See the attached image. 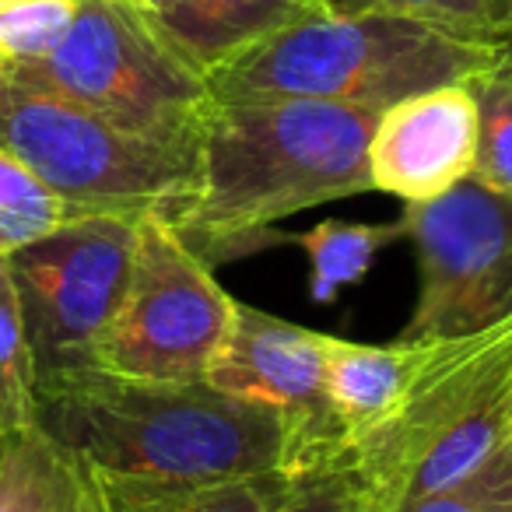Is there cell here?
<instances>
[{"label": "cell", "mask_w": 512, "mask_h": 512, "mask_svg": "<svg viewBox=\"0 0 512 512\" xmlns=\"http://www.w3.org/2000/svg\"><path fill=\"white\" fill-rule=\"evenodd\" d=\"M376 109L327 99H211L197 137L193 193L162 214L207 264L278 242L285 221L372 190Z\"/></svg>", "instance_id": "1"}, {"label": "cell", "mask_w": 512, "mask_h": 512, "mask_svg": "<svg viewBox=\"0 0 512 512\" xmlns=\"http://www.w3.org/2000/svg\"><path fill=\"white\" fill-rule=\"evenodd\" d=\"M36 425L102 474L221 481L281 470L285 425L207 379H137L102 365L36 372Z\"/></svg>", "instance_id": "2"}, {"label": "cell", "mask_w": 512, "mask_h": 512, "mask_svg": "<svg viewBox=\"0 0 512 512\" xmlns=\"http://www.w3.org/2000/svg\"><path fill=\"white\" fill-rule=\"evenodd\" d=\"M502 46L505 39L407 15H330L316 8L225 60L207 74V88L211 99L288 95L383 113L418 92L463 85Z\"/></svg>", "instance_id": "3"}, {"label": "cell", "mask_w": 512, "mask_h": 512, "mask_svg": "<svg viewBox=\"0 0 512 512\" xmlns=\"http://www.w3.org/2000/svg\"><path fill=\"white\" fill-rule=\"evenodd\" d=\"M512 425V316L474 337H453L379 432L355 446L393 512L474 477Z\"/></svg>", "instance_id": "4"}, {"label": "cell", "mask_w": 512, "mask_h": 512, "mask_svg": "<svg viewBox=\"0 0 512 512\" xmlns=\"http://www.w3.org/2000/svg\"><path fill=\"white\" fill-rule=\"evenodd\" d=\"M8 74L179 148H197L211 106L204 71L183 57L148 0H81L57 50Z\"/></svg>", "instance_id": "5"}, {"label": "cell", "mask_w": 512, "mask_h": 512, "mask_svg": "<svg viewBox=\"0 0 512 512\" xmlns=\"http://www.w3.org/2000/svg\"><path fill=\"white\" fill-rule=\"evenodd\" d=\"M0 148L22 158L74 214H169L197 183V148L120 130L8 71H0Z\"/></svg>", "instance_id": "6"}, {"label": "cell", "mask_w": 512, "mask_h": 512, "mask_svg": "<svg viewBox=\"0 0 512 512\" xmlns=\"http://www.w3.org/2000/svg\"><path fill=\"white\" fill-rule=\"evenodd\" d=\"M232 320L235 299L214 281L211 264L162 214H144L127 292L95 365L137 379H207Z\"/></svg>", "instance_id": "7"}, {"label": "cell", "mask_w": 512, "mask_h": 512, "mask_svg": "<svg viewBox=\"0 0 512 512\" xmlns=\"http://www.w3.org/2000/svg\"><path fill=\"white\" fill-rule=\"evenodd\" d=\"M137 225L123 214H74L8 253L36 372L95 365L127 292Z\"/></svg>", "instance_id": "8"}, {"label": "cell", "mask_w": 512, "mask_h": 512, "mask_svg": "<svg viewBox=\"0 0 512 512\" xmlns=\"http://www.w3.org/2000/svg\"><path fill=\"white\" fill-rule=\"evenodd\" d=\"M418 253V306L404 327L418 337H474L512 316V193L463 179L449 193L404 204Z\"/></svg>", "instance_id": "9"}, {"label": "cell", "mask_w": 512, "mask_h": 512, "mask_svg": "<svg viewBox=\"0 0 512 512\" xmlns=\"http://www.w3.org/2000/svg\"><path fill=\"white\" fill-rule=\"evenodd\" d=\"M334 337L235 302L225 344L207 383L242 404L264 407L285 425L281 474H302L351 453L327 393V351Z\"/></svg>", "instance_id": "10"}, {"label": "cell", "mask_w": 512, "mask_h": 512, "mask_svg": "<svg viewBox=\"0 0 512 512\" xmlns=\"http://www.w3.org/2000/svg\"><path fill=\"white\" fill-rule=\"evenodd\" d=\"M477 106L470 85H442L383 109L369 141L372 190L421 204L474 176Z\"/></svg>", "instance_id": "11"}, {"label": "cell", "mask_w": 512, "mask_h": 512, "mask_svg": "<svg viewBox=\"0 0 512 512\" xmlns=\"http://www.w3.org/2000/svg\"><path fill=\"white\" fill-rule=\"evenodd\" d=\"M453 337H418L393 344L330 341L327 393L334 418L351 449L386 425L404 407L418 379L432 369Z\"/></svg>", "instance_id": "12"}, {"label": "cell", "mask_w": 512, "mask_h": 512, "mask_svg": "<svg viewBox=\"0 0 512 512\" xmlns=\"http://www.w3.org/2000/svg\"><path fill=\"white\" fill-rule=\"evenodd\" d=\"M316 11V0H165L155 11L172 43L204 78L235 53Z\"/></svg>", "instance_id": "13"}, {"label": "cell", "mask_w": 512, "mask_h": 512, "mask_svg": "<svg viewBox=\"0 0 512 512\" xmlns=\"http://www.w3.org/2000/svg\"><path fill=\"white\" fill-rule=\"evenodd\" d=\"M0 512H102L99 477L32 425L0 442Z\"/></svg>", "instance_id": "14"}, {"label": "cell", "mask_w": 512, "mask_h": 512, "mask_svg": "<svg viewBox=\"0 0 512 512\" xmlns=\"http://www.w3.org/2000/svg\"><path fill=\"white\" fill-rule=\"evenodd\" d=\"M95 477L102 512H271L285 491L281 470L221 481H144L102 470H95Z\"/></svg>", "instance_id": "15"}, {"label": "cell", "mask_w": 512, "mask_h": 512, "mask_svg": "<svg viewBox=\"0 0 512 512\" xmlns=\"http://www.w3.org/2000/svg\"><path fill=\"white\" fill-rule=\"evenodd\" d=\"M407 239L404 218L397 221H344L327 218L313 225L309 232H285L278 242H292L309 260V299L327 306L341 295V288H351L372 271L376 256L386 246Z\"/></svg>", "instance_id": "16"}, {"label": "cell", "mask_w": 512, "mask_h": 512, "mask_svg": "<svg viewBox=\"0 0 512 512\" xmlns=\"http://www.w3.org/2000/svg\"><path fill=\"white\" fill-rule=\"evenodd\" d=\"M477 106L474 179L498 193H512V43L467 81Z\"/></svg>", "instance_id": "17"}, {"label": "cell", "mask_w": 512, "mask_h": 512, "mask_svg": "<svg viewBox=\"0 0 512 512\" xmlns=\"http://www.w3.org/2000/svg\"><path fill=\"white\" fill-rule=\"evenodd\" d=\"M36 425V362L22 323V302L0 253V442Z\"/></svg>", "instance_id": "18"}, {"label": "cell", "mask_w": 512, "mask_h": 512, "mask_svg": "<svg viewBox=\"0 0 512 512\" xmlns=\"http://www.w3.org/2000/svg\"><path fill=\"white\" fill-rule=\"evenodd\" d=\"M271 512H393L355 449L302 474H285V491Z\"/></svg>", "instance_id": "19"}, {"label": "cell", "mask_w": 512, "mask_h": 512, "mask_svg": "<svg viewBox=\"0 0 512 512\" xmlns=\"http://www.w3.org/2000/svg\"><path fill=\"white\" fill-rule=\"evenodd\" d=\"M74 211L11 151L0 148V253L8 256L43 239Z\"/></svg>", "instance_id": "20"}, {"label": "cell", "mask_w": 512, "mask_h": 512, "mask_svg": "<svg viewBox=\"0 0 512 512\" xmlns=\"http://www.w3.org/2000/svg\"><path fill=\"white\" fill-rule=\"evenodd\" d=\"M81 0H0V67L36 64L74 25Z\"/></svg>", "instance_id": "21"}, {"label": "cell", "mask_w": 512, "mask_h": 512, "mask_svg": "<svg viewBox=\"0 0 512 512\" xmlns=\"http://www.w3.org/2000/svg\"><path fill=\"white\" fill-rule=\"evenodd\" d=\"M316 8L330 15H407L442 29L509 43L498 25V0H316Z\"/></svg>", "instance_id": "22"}, {"label": "cell", "mask_w": 512, "mask_h": 512, "mask_svg": "<svg viewBox=\"0 0 512 512\" xmlns=\"http://www.w3.org/2000/svg\"><path fill=\"white\" fill-rule=\"evenodd\" d=\"M400 512H512V446L498 449L474 477L418 498Z\"/></svg>", "instance_id": "23"}, {"label": "cell", "mask_w": 512, "mask_h": 512, "mask_svg": "<svg viewBox=\"0 0 512 512\" xmlns=\"http://www.w3.org/2000/svg\"><path fill=\"white\" fill-rule=\"evenodd\" d=\"M498 25L512 39V0H498Z\"/></svg>", "instance_id": "24"}, {"label": "cell", "mask_w": 512, "mask_h": 512, "mask_svg": "<svg viewBox=\"0 0 512 512\" xmlns=\"http://www.w3.org/2000/svg\"><path fill=\"white\" fill-rule=\"evenodd\" d=\"M148 4H151L155 11H162V8H165V0H148Z\"/></svg>", "instance_id": "25"}, {"label": "cell", "mask_w": 512, "mask_h": 512, "mask_svg": "<svg viewBox=\"0 0 512 512\" xmlns=\"http://www.w3.org/2000/svg\"><path fill=\"white\" fill-rule=\"evenodd\" d=\"M509 446H512V425H509Z\"/></svg>", "instance_id": "26"}]
</instances>
